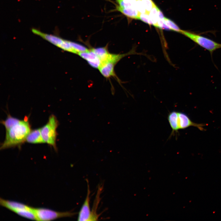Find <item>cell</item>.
Instances as JSON below:
<instances>
[{
  "instance_id": "cell-19",
  "label": "cell",
  "mask_w": 221,
  "mask_h": 221,
  "mask_svg": "<svg viewBox=\"0 0 221 221\" xmlns=\"http://www.w3.org/2000/svg\"><path fill=\"white\" fill-rule=\"evenodd\" d=\"M149 14L146 13H140L139 19L143 22H145L149 25H153V23L151 21Z\"/></svg>"
},
{
  "instance_id": "cell-18",
  "label": "cell",
  "mask_w": 221,
  "mask_h": 221,
  "mask_svg": "<svg viewBox=\"0 0 221 221\" xmlns=\"http://www.w3.org/2000/svg\"><path fill=\"white\" fill-rule=\"evenodd\" d=\"M147 13L149 14L150 11L155 5L152 0H141Z\"/></svg>"
},
{
  "instance_id": "cell-5",
  "label": "cell",
  "mask_w": 221,
  "mask_h": 221,
  "mask_svg": "<svg viewBox=\"0 0 221 221\" xmlns=\"http://www.w3.org/2000/svg\"><path fill=\"white\" fill-rule=\"evenodd\" d=\"M39 36L61 49L76 54L75 49V42L63 39L57 36L40 31Z\"/></svg>"
},
{
  "instance_id": "cell-17",
  "label": "cell",
  "mask_w": 221,
  "mask_h": 221,
  "mask_svg": "<svg viewBox=\"0 0 221 221\" xmlns=\"http://www.w3.org/2000/svg\"><path fill=\"white\" fill-rule=\"evenodd\" d=\"M164 22L166 25L171 29V30L180 33H181L182 30L176 24L171 20L165 17Z\"/></svg>"
},
{
  "instance_id": "cell-4",
  "label": "cell",
  "mask_w": 221,
  "mask_h": 221,
  "mask_svg": "<svg viewBox=\"0 0 221 221\" xmlns=\"http://www.w3.org/2000/svg\"><path fill=\"white\" fill-rule=\"evenodd\" d=\"M181 33L212 54L215 50L221 48V44L192 32L182 30Z\"/></svg>"
},
{
  "instance_id": "cell-14",
  "label": "cell",
  "mask_w": 221,
  "mask_h": 221,
  "mask_svg": "<svg viewBox=\"0 0 221 221\" xmlns=\"http://www.w3.org/2000/svg\"><path fill=\"white\" fill-rule=\"evenodd\" d=\"M91 49L100 59L102 64L106 60L110 53L106 47L93 48Z\"/></svg>"
},
{
  "instance_id": "cell-8",
  "label": "cell",
  "mask_w": 221,
  "mask_h": 221,
  "mask_svg": "<svg viewBox=\"0 0 221 221\" xmlns=\"http://www.w3.org/2000/svg\"><path fill=\"white\" fill-rule=\"evenodd\" d=\"M178 116L180 129H185L190 126H193L197 127L201 130H204V124L196 123L192 122L185 113L178 112Z\"/></svg>"
},
{
  "instance_id": "cell-13",
  "label": "cell",
  "mask_w": 221,
  "mask_h": 221,
  "mask_svg": "<svg viewBox=\"0 0 221 221\" xmlns=\"http://www.w3.org/2000/svg\"><path fill=\"white\" fill-rule=\"evenodd\" d=\"M116 10L128 17L134 19H139L140 13L135 7L116 8Z\"/></svg>"
},
{
  "instance_id": "cell-3",
  "label": "cell",
  "mask_w": 221,
  "mask_h": 221,
  "mask_svg": "<svg viewBox=\"0 0 221 221\" xmlns=\"http://www.w3.org/2000/svg\"><path fill=\"white\" fill-rule=\"evenodd\" d=\"M33 209L37 221H51L63 217H72L76 214L70 211L60 212L43 207H33Z\"/></svg>"
},
{
  "instance_id": "cell-11",
  "label": "cell",
  "mask_w": 221,
  "mask_h": 221,
  "mask_svg": "<svg viewBox=\"0 0 221 221\" xmlns=\"http://www.w3.org/2000/svg\"><path fill=\"white\" fill-rule=\"evenodd\" d=\"M167 119L172 129V131L170 136V138L173 135H174L175 134H177L178 133V130L180 129L178 112L173 111L169 112L168 115Z\"/></svg>"
},
{
  "instance_id": "cell-20",
  "label": "cell",
  "mask_w": 221,
  "mask_h": 221,
  "mask_svg": "<svg viewBox=\"0 0 221 221\" xmlns=\"http://www.w3.org/2000/svg\"><path fill=\"white\" fill-rule=\"evenodd\" d=\"M135 6L137 9L140 13H147L141 0H137Z\"/></svg>"
},
{
  "instance_id": "cell-7",
  "label": "cell",
  "mask_w": 221,
  "mask_h": 221,
  "mask_svg": "<svg viewBox=\"0 0 221 221\" xmlns=\"http://www.w3.org/2000/svg\"><path fill=\"white\" fill-rule=\"evenodd\" d=\"M78 55L95 68L98 69L102 64L100 59L91 49L80 52Z\"/></svg>"
},
{
  "instance_id": "cell-2",
  "label": "cell",
  "mask_w": 221,
  "mask_h": 221,
  "mask_svg": "<svg viewBox=\"0 0 221 221\" xmlns=\"http://www.w3.org/2000/svg\"><path fill=\"white\" fill-rule=\"evenodd\" d=\"M58 125L56 117L55 115L52 114L49 116L47 123L41 128V136L44 142L52 146L56 151V129Z\"/></svg>"
},
{
  "instance_id": "cell-6",
  "label": "cell",
  "mask_w": 221,
  "mask_h": 221,
  "mask_svg": "<svg viewBox=\"0 0 221 221\" xmlns=\"http://www.w3.org/2000/svg\"><path fill=\"white\" fill-rule=\"evenodd\" d=\"M90 190L89 184H87V192L86 199L79 212L78 221H95L90 206Z\"/></svg>"
},
{
  "instance_id": "cell-9",
  "label": "cell",
  "mask_w": 221,
  "mask_h": 221,
  "mask_svg": "<svg viewBox=\"0 0 221 221\" xmlns=\"http://www.w3.org/2000/svg\"><path fill=\"white\" fill-rule=\"evenodd\" d=\"M0 204L10 211L16 213L22 210L30 208L31 207L24 204L12 200L0 198Z\"/></svg>"
},
{
  "instance_id": "cell-21",
  "label": "cell",
  "mask_w": 221,
  "mask_h": 221,
  "mask_svg": "<svg viewBox=\"0 0 221 221\" xmlns=\"http://www.w3.org/2000/svg\"><path fill=\"white\" fill-rule=\"evenodd\" d=\"M128 0L130 2L132 3L135 5L136 2L137 0Z\"/></svg>"
},
{
  "instance_id": "cell-1",
  "label": "cell",
  "mask_w": 221,
  "mask_h": 221,
  "mask_svg": "<svg viewBox=\"0 0 221 221\" xmlns=\"http://www.w3.org/2000/svg\"><path fill=\"white\" fill-rule=\"evenodd\" d=\"M31 131L27 119L21 121L6 131L5 139L1 145L0 149L20 145L26 141V138Z\"/></svg>"
},
{
  "instance_id": "cell-15",
  "label": "cell",
  "mask_w": 221,
  "mask_h": 221,
  "mask_svg": "<svg viewBox=\"0 0 221 221\" xmlns=\"http://www.w3.org/2000/svg\"><path fill=\"white\" fill-rule=\"evenodd\" d=\"M21 120L11 116L10 115H9L6 119L1 121V123L4 126L6 131L19 122Z\"/></svg>"
},
{
  "instance_id": "cell-10",
  "label": "cell",
  "mask_w": 221,
  "mask_h": 221,
  "mask_svg": "<svg viewBox=\"0 0 221 221\" xmlns=\"http://www.w3.org/2000/svg\"><path fill=\"white\" fill-rule=\"evenodd\" d=\"M115 64L109 61L103 62L98 69L101 74L104 77L107 78L115 76L114 67Z\"/></svg>"
},
{
  "instance_id": "cell-16",
  "label": "cell",
  "mask_w": 221,
  "mask_h": 221,
  "mask_svg": "<svg viewBox=\"0 0 221 221\" xmlns=\"http://www.w3.org/2000/svg\"><path fill=\"white\" fill-rule=\"evenodd\" d=\"M158 9L155 5L149 13L150 19L153 23V25L157 28H158L157 23V12Z\"/></svg>"
},
{
  "instance_id": "cell-12",
  "label": "cell",
  "mask_w": 221,
  "mask_h": 221,
  "mask_svg": "<svg viewBox=\"0 0 221 221\" xmlns=\"http://www.w3.org/2000/svg\"><path fill=\"white\" fill-rule=\"evenodd\" d=\"M26 141L34 144L45 143L41 136V128L31 130L27 137Z\"/></svg>"
}]
</instances>
